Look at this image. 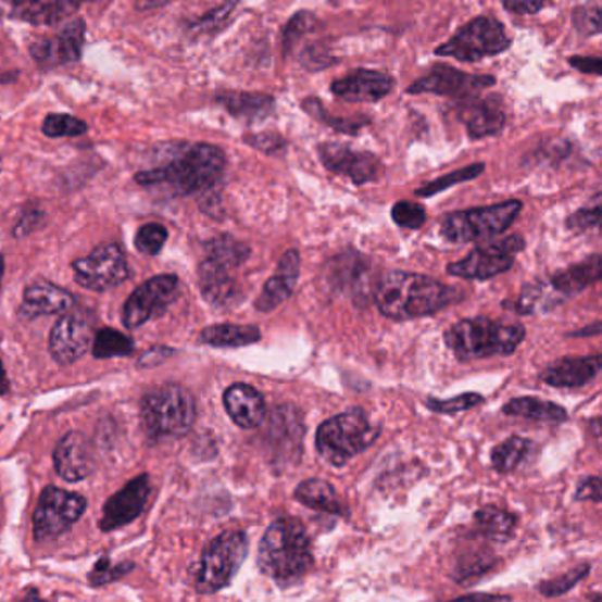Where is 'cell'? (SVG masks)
<instances>
[{
    "label": "cell",
    "instance_id": "1",
    "mask_svg": "<svg viewBox=\"0 0 602 602\" xmlns=\"http://www.w3.org/2000/svg\"><path fill=\"white\" fill-rule=\"evenodd\" d=\"M226 170V153L209 143L189 145L163 166L145 170L135 176L136 184L173 196L195 195L210 189Z\"/></svg>",
    "mask_w": 602,
    "mask_h": 602
},
{
    "label": "cell",
    "instance_id": "2",
    "mask_svg": "<svg viewBox=\"0 0 602 602\" xmlns=\"http://www.w3.org/2000/svg\"><path fill=\"white\" fill-rule=\"evenodd\" d=\"M459 297V292L436 278L409 272H389L374 289V300L380 314L394 321L437 314Z\"/></svg>",
    "mask_w": 602,
    "mask_h": 602
},
{
    "label": "cell",
    "instance_id": "3",
    "mask_svg": "<svg viewBox=\"0 0 602 602\" xmlns=\"http://www.w3.org/2000/svg\"><path fill=\"white\" fill-rule=\"evenodd\" d=\"M261 573L280 587H291L314 567L305 525L298 518H278L264 532L258 553Z\"/></svg>",
    "mask_w": 602,
    "mask_h": 602
},
{
    "label": "cell",
    "instance_id": "4",
    "mask_svg": "<svg viewBox=\"0 0 602 602\" xmlns=\"http://www.w3.org/2000/svg\"><path fill=\"white\" fill-rule=\"evenodd\" d=\"M527 331L522 325H510L488 317H473L451 326L444 339L454 356L482 360L491 356H511L524 343Z\"/></svg>",
    "mask_w": 602,
    "mask_h": 602
},
{
    "label": "cell",
    "instance_id": "5",
    "mask_svg": "<svg viewBox=\"0 0 602 602\" xmlns=\"http://www.w3.org/2000/svg\"><path fill=\"white\" fill-rule=\"evenodd\" d=\"M141 425L152 442L178 439L189 434L196 422L195 397L181 386L152 389L141 400Z\"/></svg>",
    "mask_w": 602,
    "mask_h": 602
},
{
    "label": "cell",
    "instance_id": "6",
    "mask_svg": "<svg viewBox=\"0 0 602 602\" xmlns=\"http://www.w3.org/2000/svg\"><path fill=\"white\" fill-rule=\"evenodd\" d=\"M379 436V425L372 423L363 409H351L329 417L317 428L315 448L328 464L342 467L368 450Z\"/></svg>",
    "mask_w": 602,
    "mask_h": 602
},
{
    "label": "cell",
    "instance_id": "7",
    "mask_svg": "<svg viewBox=\"0 0 602 602\" xmlns=\"http://www.w3.org/2000/svg\"><path fill=\"white\" fill-rule=\"evenodd\" d=\"M522 209V201L510 200L491 206L454 212L442 221L440 233L451 243H471L496 238L515 224Z\"/></svg>",
    "mask_w": 602,
    "mask_h": 602
},
{
    "label": "cell",
    "instance_id": "8",
    "mask_svg": "<svg viewBox=\"0 0 602 602\" xmlns=\"http://www.w3.org/2000/svg\"><path fill=\"white\" fill-rule=\"evenodd\" d=\"M249 552V539L241 530L224 532L210 542L201 553L196 589L200 593H215L226 589L238 575Z\"/></svg>",
    "mask_w": 602,
    "mask_h": 602
},
{
    "label": "cell",
    "instance_id": "9",
    "mask_svg": "<svg viewBox=\"0 0 602 602\" xmlns=\"http://www.w3.org/2000/svg\"><path fill=\"white\" fill-rule=\"evenodd\" d=\"M511 47L501 22L491 16H477L460 28L450 41L437 48L436 55L451 57L460 62L481 61L499 55Z\"/></svg>",
    "mask_w": 602,
    "mask_h": 602
},
{
    "label": "cell",
    "instance_id": "10",
    "mask_svg": "<svg viewBox=\"0 0 602 602\" xmlns=\"http://www.w3.org/2000/svg\"><path fill=\"white\" fill-rule=\"evenodd\" d=\"M87 511V499L79 493L47 487L34 513V536L41 542L61 538Z\"/></svg>",
    "mask_w": 602,
    "mask_h": 602
},
{
    "label": "cell",
    "instance_id": "11",
    "mask_svg": "<svg viewBox=\"0 0 602 602\" xmlns=\"http://www.w3.org/2000/svg\"><path fill=\"white\" fill-rule=\"evenodd\" d=\"M180 294V280L175 275H158L141 284L127 298L122 309V323L129 329L161 317Z\"/></svg>",
    "mask_w": 602,
    "mask_h": 602
},
{
    "label": "cell",
    "instance_id": "12",
    "mask_svg": "<svg viewBox=\"0 0 602 602\" xmlns=\"http://www.w3.org/2000/svg\"><path fill=\"white\" fill-rule=\"evenodd\" d=\"M524 249V238L513 235L504 240L477 247L471 254L465 255L464 260L451 263L448 274L465 280H488L513 268L516 254Z\"/></svg>",
    "mask_w": 602,
    "mask_h": 602
},
{
    "label": "cell",
    "instance_id": "13",
    "mask_svg": "<svg viewBox=\"0 0 602 602\" xmlns=\"http://www.w3.org/2000/svg\"><path fill=\"white\" fill-rule=\"evenodd\" d=\"M75 280L88 291H108L126 283L129 278V264L126 254L115 243L98 247L85 258L73 263Z\"/></svg>",
    "mask_w": 602,
    "mask_h": 602
},
{
    "label": "cell",
    "instance_id": "14",
    "mask_svg": "<svg viewBox=\"0 0 602 602\" xmlns=\"http://www.w3.org/2000/svg\"><path fill=\"white\" fill-rule=\"evenodd\" d=\"M93 337L92 315L81 309L65 312L51 328L48 349L59 365H73L92 349Z\"/></svg>",
    "mask_w": 602,
    "mask_h": 602
},
{
    "label": "cell",
    "instance_id": "15",
    "mask_svg": "<svg viewBox=\"0 0 602 602\" xmlns=\"http://www.w3.org/2000/svg\"><path fill=\"white\" fill-rule=\"evenodd\" d=\"M496 85V78L487 75H468L450 65H437L427 76L409 85V93H436L453 99L477 98V93Z\"/></svg>",
    "mask_w": 602,
    "mask_h": 602
},
{
    "label": "cell",
    "instance_id": "16",
    "mask_svg": "<svg viewBox=\"0 0 602 602\" xmlns=\"http://www.w3.org/2000/svg\"><path fill=\"white\" fill-rule=\"evenodd\" d=\"M150 493L152 485L149 474H141L127 482L126 487L110 497L102 507L101 530L113 532L116 528L133 524L147 507Z\"/></svg>",
    "mask_w": 602,
    "mask_h": 602
},
{
    "label": "cell",
    "instance_id": "17",
    "mask_svg": "<svg viewBox=\"0 0 602 602\" xmlns=\"http://www.w3.org/2000/svg\"><path fill=\"white\" fill-rule=\"evenodd\" d=\"M319 158L326 170L348 176L356 186L371 184L379 175V159L374 153L356 152L348 145L323 143L319 147Z\"/></svg>",
    "mask_w": 602,
    "mask_h": 602
},
{
    "label": "cell",
    "instance_id": "18",
    "mask_svg": "<svg viewBox=\"0 0 602 602\" xmlns=\"http://www.w3.org/2000/svg\"><path fill=\"white\" fill-rule=\"evenodd\" d=\"M84 45L85 22L78 18L65 25L64 30L55 38L42 39L33 45L30 53L39 65L51 67V65L78 62L84 53Z\"/></svg>",
    "mask_w": 602,
    "mask_h": 602
},
{
    "label": "cell",
    "instance_id": "19",
    "mask_svg": "<svg viewBox=\"0 0 602 602\" xmlns=\"http://www.w3.org/2000/svg\"><path fill=\"white\" fill-rule=\"evenodd\" d=\"M55 471L64 481H84L93 471L92 448L81 431L65 434L53 451Z\"/></svg>",
    "mask_w": 602,
    "mask_h": 602
},
{
    "label": "cell",
    "instance_id": "20",
    "mask_svg": "<svg viewBox=\"0 0 602 602\" xmlns=\"http://www.w3.org/2000/svg\"><path fill=\"white\" fill-rule=\"evenodd\" d=\"M75 306V297L47 278H36L24 291L20 315L36 319L39 315H62Z\"/></svg>",
    "mask_w": 602,
    "mask_h": 602
},
{
    "label": "cell",
    "instance_id": "21",
    "mask_svg": "<svg viewBox=\"0 0 602 602\" xmlns=\"http://www.w3.org/2000/svg\"><path fill=\"white\" fill-rule=\"evenodd\" d=\"M393 78L380 71L358 70L343 78L335 79L331 92L349 102H377L393 90Z\"/></svg>",
    "mask_w": 602,
    "mask_h": 602
},
{
    "label": "cell",
    "instance_id": "22",
    "mask_svg": "<svg viewBox=\"0 0 602 602\" xmlns=\"http://www.w3.org/2000/svg\"><path fill=\"white\" fill-rule=\"evenodd\" d=\"M602 354L593 356H567L556 360L542 372V382L553 388H581L599 376Z\"/></svg>",
    "mask_w": 602,
    "mask_h": 602
},
{
    "label": "cell",
    "instance_id": "23",
    "mask_svg": "<svg viewBox=\"0 0 602 602\" xmlns=\"http://www.w3.org/2000/svg\"><path fill=\"white\" fill-rule=\"evenodd\" d=\"M298 277H300V254L297 251H288L283 255V260L278 261L277 275L268 278V283L264 284L260 298L255 300V309L261 314L277 311L278 306L291 297Z\"/></svg>",
    "mask_w": 602,
    "mask_h": 602
},
{
    "label": "cell",
    "instance_id": "24",
    "mask_svg": "<svg viewBox=\"0 0 602 602\" xmlns=\"http://www.w3.org/2000/svg\"><path fill=\"white\" fill-rule=\"evenodd\" d=\"M224 407L237 427L252 430L263 425L264 417L268 414L263 394L249 385L229 386L224 391Z\"/></svg>",
    "mask_w": 602,
    "mask_h": 602
},
{
    "label": "cell",
    "instance_id": "25",
    "mask_svg": "<svg viewBox=\"0 0 602 602\" xmlns=\"http://www.w3.org/2000/svg\"><path fill=\"white\" fill-rule=\"evenodd\" d=\"M460 118L467 127L468 136L473 139L496 136L504 129L505 113L499 99H468L460 108Z\"/></svg>",
    "mask_w": 602,
    "mask_h": 602
},
{
    "label": "cell",
    "instance_id": "26",
    "mask_svg": "<svg viewBox=\"0 0 602 602\" xmlns=\"http://www.w3.org/2000/svg\"><path fill=\"white\" fill-rule=\"evenodd\" d=\"M85 2L88 0H8L13 16L36 25L59 24Z\"/></svg>",
    "mask_w": 602,
    "mask_h": 602
},
{
    "label": "cell",
    "instance_id": "27",
    "mask_svg": "<svg viewBox=\"0 0 602 602\" xmlns=\"http://www.w3.org/2000/svg\"><path fill=\"white\" fill-rule=\"evenodd\" d=\"M198 280H200L201 294L210 305L226 306L237 297V284L231 277V269L209 258L200 263Z\"/></svg>",
    "mask_w": 602,
    "mask_h": 602
},
{
    "label": "cell",
    "instance_id": "28",
    "mask_svg": "<svg viewBox=\"0 0 602 602\" xmlns=\"http://www.w3.org/2000/svg\"><path fill=\"white\" fill-rule=\"evenodd\" d=\"M602 280V254H593L581 263L573 264L567 269H562L553 275L552 288L562 292L564 297H575L593 284Z\"/></svg>",
    "mask_w": 602,
    "mask_h": 602
},
{
    "label": "cell",
    "instance_id": "29",
    "mask_svg": "<svg viewBox=\"0 0 602 602\" xmlns=\"http://www.w3.org/2000/svg\"><path fill=\"white\" fill-rule=\"evenodd\" d=\"M217 102H221L233 116L249 124L268 118L275 108V99L272 96L258 92H223L218 93Z\"/></svg>",
    "mask_w": 602,
    "mask_h": 602
},
{
    "label": "cell",
    "instance_id": "30",
    "mask_svg": "<svg viewBox=\"0 0 602 602\" xmlns=\"http://www.w3.org/2000/svg\"><path fill=\"white\" fill-rule=\"evenodd\" d=\"M294 499L311 510L323 511L328 515L348 516L346 505L340 501L339 493L334 485L325 479H306L298 485L294 490Z\"/></svg>",
    "mask_w": 602,
    "mask_h": 602
},
{
    "label": "cell",
    "instance_id": "31",
    "mask_svg": "<svg viewBox=\"0 0 602 602\" xmlns=\"http://www.w3.org/2000/svg\"><path fill=\"white\" fill-rule=\"evenodd\" d=\"M474 525L479 536L493 542H507L515 538L518 516L499 505H485L476 511Z\"/></svg>",
    "mask_w": 602,
    "mask_h": 602
},
{
    "label": "cell",
    "instance_id": "32",
    "mask_svg": "<svg viewBox=\"0 0 602 602\" xmlns=\"http://www.w3.org/2000/svg\"><path fill=\"white\" fill-rule=\"evenodd\" d=\"M505 416L524 417L530 422L548 423V425H561L567 422V411L561 405L536 397H519L510 400L502 407Z\"/></svg>",
    "mask_w": 602,
    "mask_h": 602
},
{
    "label": "cell",
    "instance_id": "33",
    "mask_svg": "<svg viewBox=\"0 0 602 602\" xmlns=\"http://www.w3.org/2000/svg\"><path fill=\"white\" fill-rule=\"evenodd\" d=\"M200 340L210 348H246L260 342L261 331L258 326L224 323L204 328L200 334Z\"/></svg>",
    "mask_w": 602,
    "mask_h": 602
},
{
    "label": "cell",
    "instance_id": "34",
    "mask_svg": "<svg viewBox=\"0 0 602 602\" xmlns=\"http://www.w3.org/2000/svg\"><path fill=\"white\" fill-rule=\"evenodd\" d=\"M204 254L227 269H235L249 260L251 249L231 235H218L204 243Z\"/></svg>",
    "mask_w": 602,
    "mask_h": 602
},
{
    "label": "cell",
    "instance_id": "35",
    "mask_svg": "<svg viewBox=\"0 0 602 602\" xmlns=\"http://www.w3.org/2000/svg\"><path fill=\"white\" fill-rule=\"evenodd\" d=\"M532 451V442L524 437H510L491 450V467L499 474L515 473L528 453Z\"/></svg>",
    "mask_w": 602,
    "mask_h": 602
},
{
    "label": "cell",
    "instance_id": "36",
    "mask_svg": "<svg viewBox=\"0 0 602 602\" xmlns=\"http://www.w3.org/2000/svg\"><path fill=\"white\" fill-rule=\"evenodd\" d=\"M135 352V343L127 337L113 328H101L96 331L92 343L93 358L108 360V358L130 356Z\"/></svg>",
    "mask_w": 602,
    "mask_h": 602
},
{
    "label": "cell",
    "instance_id": "37",
    "mask_svg": "<svg viewBox=\"0 0 602 602\" xmlns=\"http://www.w3.org/2000/svg\"><path fill=\"white\" fill-rule=\"evenodd\" d=\"M592 565L579 564L573 569L567 570L564 575L555 579H542L538 584V592L544 598H561L564 593L575 589L576 585L581 584L587 576L590 575Z\"/></svg>",
    "mask_w": 602,
    "mask_h": 602
},
{
    "label": "cell",
    "instance_id": "38",
    "mask_svg": "<svg viewBox=\"0 0 602 602\" xmlns=\"http://www.w3.org/2000/svg\"><path fill=\"white\" fill-rule=\"evenodd\" d=\"M482 172H485V164H471V166L462 167V170L448 173V175H442L440 178H437V180L430 181L427 186H423L422 189L416 190V196H419V198H430V196L439 195V192L450 189V187L459 186V184H464V181L474 180V178H477Z\"/></svg>",
    "mask_w": 602,
    "mask_h": 602
},
{
    "label": "cell",
    "instance_id": "39",
    "mask_svg": "<svg viewBox=\"0 0 602 602\" xmlns=\"http://www.w3.org/2000/svg\"><path fill=\"white\" fill-rule=\"evenodd\" d=\"M87 124L67 113H51L42 122V133L48 138H76L87 133Z\"/></svg>",
    "mask_w": 602,
    "mask_h": 602
},
{
    "label": "cell",
    "instance_id": "40",
    "mask_svg": "<svg viewBox=\"0 0 602 602\" xmlns=\"http://www.w3.org/2000/svg\"><path fill=\"white\" fill-rule=\"evenodd\" d=\"M167 241V229L163 224L150 223L139 227L136 233L135 246L141 254L158 255Z\"/></svg>",
    "mask_w": 602,
    "mask_h": 602
},
{
    "label": "cell",
    "instance_id": "41",
    "mask_svg": "<svg viewBox=\"0 0 602 602\" xmlns=\"http://www.w3.org/2000/svg\"><path fill=\"white\" fill-rule=\"evenodd\" d=\"M303 108H305L306 113H311L317 121L323 122L331 129L339 130V133H346V135H356L358 130L368 124L365 118L363 121H343V118L326 115L325 108L321 106L317 99H306V101H303Z\"/></svg>",
    "mask_w": 602,
    "mask_h": 602
},
{
    "label": "cell",
    "instance_id": "42",
    "mask_svg": "<svg viewBox=\"0 0 602 602\" xmlns=\"http://www.w3.org/2000/svg\"><path fill=\"white\" fill-rule=\"evenodd\" d=\"M363 272H365V261L360 260L358 254L352 258L340 255V258H335L331 263V278L337 286H349V284L356 283Z\"/></svg>",
    "mask_w": 602,
    "mask_h": 602
},
{
    "label": "cell",
    "instance_id": "43",
    "mask_svg": "<svg viewBox=\"0 0 602 602\" xmlns=\"http://www.w3.org/2000/svg\"><path fill=\"white\" fill-rule=\"evenodd\" d=\"M315 20L314 14L309 13V11H300V13L294 14L291 20H289L288 25H286V30H284V47H286V53L294 48L298 41L309 36V34L314 33Z\"/></svg>",
    "mask_w": 602,
    "mask_h": 602
},
{
    "label": "cell",
    "instance_id": "44",
    "mask_svg": "<svg viewBox=\"0 0 602 602\" xmlns=\"http://www.w3.org/2000/svg\"><path fill=\"white\" fill-rule=\"evenodd\" d=\"M133 569H135V565L130 564V562H118V564H115L108 556H101L98 564L93 565L92 573H90L88 579H90V584L93 587H102V585L112 584V581H116L122 576H126Z\"/></svg>",
    "mask_w": 602,
    "mask_h": 602
},
{
    "label": "cell",
    "instance_id": "45",
    "mask_svg": "<svg viewBox=\"0 0 602 602\" xmlns=\"http://www.w3.org/2000/svg\"><path fill=\"white\" fill-rule=\"evenodd\" d=\"M482 402H485L482 394L464 393L448 400L428 399L427 407L437 414H459L471 411V409L481 405Z\"/></svg>",
    "mask_w": 602,
    "mask_h": 602
},
{
    "label": "cell",
    "instance_id": "46",
    "mask_svg": "<svg viewBox=\"0 0 602 602\" xmlns=\"http://www.w3.org/2000/svg\"><path fill=\"white\" fill-rule=\"evenodd\" d=\"M565 227L573 233L592 231V229H601L602 227V201L599 203L584 206L576 210L575 214H570L565 221Z\"/></svg>",
    "mask_w": 602,
    "mask_h": 602
},
{
    "label": "cell",
    "instance_id": "47",
    "mask_svg": "<svg viewBox=\"0 0 602 602\" xmlns=\"http://www.w3.org/2000/svg\"><path fill=\"white\" fill-rule=\"evenodd\" d=\"M391 217H393L394 224H399L400 227L419 229L427 221V212H425L422 204L399 201V203H394L393 210H391Z\"/></svg>",
    "mask_w": 602,
    "mask_h": 602
},
{
    "label": "cell",
    "instance_id": "48",
    "mask_svg": "<svg viewBox=\"0 0 602 602\" xmlns=\"http://www.w3.org/2000/svg\"><path fill=\"white\" fill-rule=\"evenodd\" d=\"M573 25L581 36L602 33V5H584L573 13Z\"/></svg>",
    "mask_w": 602,
    "mask_h": 602
},
{
    "label": "cell",
    "instance_id": "49",
    "mask_svg": "<svg viewBox=\"0 0 602 602\" xmlns=\"http://www.w3.org/2000/svg\"><path fill=\"white\" fill-rule=\"evenodd\" d=\"M539 303H542L541 284H525L515 303H505L504 301V309H511L516 314L530 315L538 311Z\"/></svg>",
    "mask_w": 602,
    "mask_h": 602
},
{
    "label": "cell",
    "instance_id": "50",
    "mask_svg": "<svg viewBox=\"0 0 602 602\" xmlns=\"http://www.w3.org/2000/svg\"><path fill=\"white\" fill-rule=\"evenodd\" d=\"M42 218H45L42 210H39L38 206H27V209L24 210V214L20 215L18 221L14 224V237H27L34 229H38V227L41 226Z\"/></svg>",
    "mask_w": 602,
    "mask_h": 602
},
{
    "label": "cell",
    "instance_id": "51",
    "mask_svg": "<svg viewBox=\"0 0 602 602\" xmlns=\"http://www.w3.org/2000/svg\"><path fill=\"white\" fill-rule=\"evenodd\" d=\"M235 5H237V2L229 0L226 4L221 5L218 10L210 11L206 16L198 20L196 24H192V28H198V30H203V33L204 30H215L218 25H223L229 18V14L235 10Z\"/></svg>",
    "mask_w": 602,
    "mask_h": 602
},
{
    "label": "cell",
    "instance_id": "52",
    "mask_svg": "<svg viewBox=\"0 0 602 602\" xmlns=\"http://www.w3.org/2000/svg\"><path fill=\"white\" fill-rule=\"evenodd\" d=\"M575 501L602 502V477L590 476L581 479L576 488Z\"/></svg>",
    "mask_w": 602,
    "mask_h": 602
},
{
    "label": "cell",
    "instance_id": "53",
    "mask_svg": "<svg viewBox=\"0 0 602 602\" xmlns=\"http://www.w3.org/2000/svg\"><path fill=\"white\" fill-rule=\"evenodd\" d=\"M247 143L254 147V149L261 150V152L275 153L277 150H283L286 147L280 136L272 135V133H261V135L247 136Z\"/></svg>",
    "mask_w": 602,
    "mask_h": 602
},
{
    "label": "cell",
    "instance_id": "54",
    "mask_svg": "<svg viewBox=\"0 0 602 602\" xmlns=\"http://www.w3.org/2000/svg\"><path fill=\"white\" fill-rule=\"evenodd\" d=\"M569 64L585 75L602 76L601 57H570Z\"/></svg>",
    "mask_w": 602,
    "mask_h": 602
},
{
    "label": "cell",
    "instance_id": "55",
    "mask_svg": "<svg viewBox=\"0 0 602 602\" xmlns=\"http://www.w3.org/2000/svg\"><path fill=\"white\" fill-rule=\"evenodd\" d=\"M547 0H504L505 10L516 14H534L541 11Z\"/></svg>",
    "mask_w": 602,
    "mask_h": 602
},
{
    "label": "cell",
    "instance_id": "56",
    "mask_svg": "<svg viewBox=\"0 0 602 602\" xmlns=\"http://www.w3.org/2000/svg\"><path fill=\"white\" fill-rule=\"evenodd\" d=\"M173 349L164 348V346H155V348L149 349L145 352L143 356L139 358L138 365L141 368H150V366H158L159 363L166 362L167 358L172 356Z\"/></svg>",
    "mask_w": 602,
    "mask_h": 602
},
{
    "label": "cell",
    "instance_id": "57",
    "mask_svg": "<svg viewBox=\"0 0 602 602\" xmlns=\"http://www.w3.org/2000/svg\"><path fill=\"white\" fill-rule=\"evenodd\" d=\"M448 602H511V598H507V595H496V593H467V595H462V598Z\"/></svg>",
    "mask_w": 602,
    "mask_h": 602
},
{
    "label": "cell",
    "instance_id": "58",
    "mask_svg": "<svg viewBox=\"0 0 602 602\" xmlns=\"http://www.w3.org/2000/svg\"><path fill=\"white\" fill-rule=\"evenodd\" d=\"M599 334H602V323H595V325L592 326H585V328L579 329V331H573V334H569V337H578V339H581V337H592V335Z\"/></svg>",
    "mask_w": 602,
    "mask_h": 602
},
{
    "label": "cell",
    "instance_id": "59",
    "mask_svg": "<svg viewBox=\"0 0 602 602\" xmlns=\"http://www.w3.org/2000/svg\"><path fill=\"white\" fill-rule=\"evenodd\" d=\"M589 434L590 436L593 437V439L599 440V442H602V416L593 417V419H590Z\"/></svg>",
    "mask_w": 602,
    "mask_h": 602
},
{
    "label": "cell",
    "instance_id": "60",
    "mask_svg": "<svg viewBox=\"0 0 602 602\" xmlns=\"http://www.w3.org/2000/svg\"><path fill=\"white\" fill-rule=\"evenodd\" d=\"M10 391V379H8V374H5L4 363L0 360V397Z\"/></svg>",
    "mask_w": 602,
    "mask_h": 602
},
{
    "label": "cell",
    "instance_id": "61",
    "mask_svg": "<svg viewBox=\"0 0 602 602\" xmlns=\"http://www.w3.org/2000/svg\"><path fill=\"white\" fill-rule=\"evenodd\" d=\"M20 602H42V599L39 598V593L36 590H30V592L25 593V598Z\"/></svg>",
    "mask_w": 602,
    "mask_h": 602
},
{
    "label": "cell",
    "instance_id": "62",
    "mask_svg": "<svg viewBox=\"0 0 602 602\" xmlns=\"http://www.w3.org/2000/svg\"><path fill=\"white\" fill-rule=\"evenodd\" d=\"M4 255L0 254V283H2V275H4Z\"/></svg>",
    "mask_w": 602,
    "mask_h": 602
},
{
    "label": "cell",
    "instance_id": "63",
    "mask_svg": "<svg viewBox=\"0 0 602 602\" xmlns=\"http://www.w3.org/2000/svg\"><path fill=\"white\" fill-rule=\"evenodd\" d=\"M0 166H2V161H0Z\"/></svg>",
    "mask_w": 602,
    "mask_h": 602
}]
</instances>
